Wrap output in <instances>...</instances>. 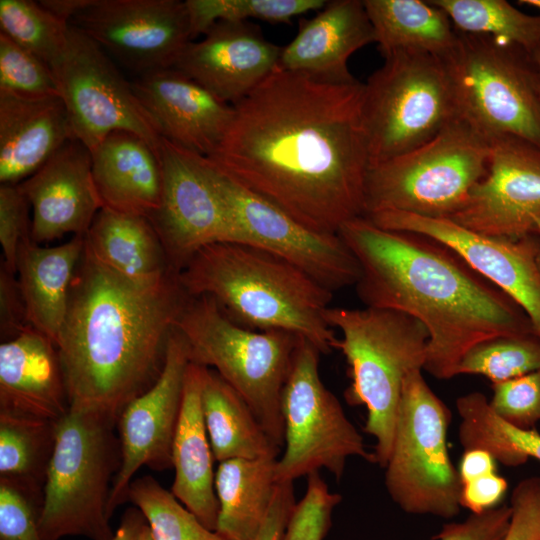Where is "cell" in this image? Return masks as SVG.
<instances>
[{
	"instance_id": "cell-5",
	"label": "cell",
	"mask_w": 540,
	"mask_h": 540,
	"mask_svg": "<svg viewBox=\"0 0 540 540\" xmlns=\"http://www.w3.org/2000/svg\"><path fill=\"white\" fill-rule=\"evenodd\" d=\"M328 324L341 332L338 349L351 383L345 397L366 408L364 431L372 436L374 464L388 461L404 380L424 369L429 335L417 319L402 312L366 307H329Z\"/></svg>"
},
{
	"instance_id": "cell-19",
	"label": "cell",
	"mask_w": 540,
	"mask_h": 540,
	"mask_svg": "<svg viewBox=\"0 0 540 540\" xmlns=\"http://www.w3.org/2000/svg\"><path fill=\"white\" fill-rule=\"evenodd\" d=\"M490 141L487 174L450 220L474 232L517 239L540 223V147L512 135Z\"/></svg>"
},
{
	"instance_id": "cell-25",
	"label": "cell",
	"mask_w": 540,
	"mask_h": 540,
	"mask_svg": "<svg viewBox=\"0 0 540 540\" xmlns=\"http://www.w3.org/2000/svg\"><path fill=\"white\" fill-rule=\"evenodd\" d=\"M75 139L60 96L0 91V182L17 185Z\"/></svg>"
},
{
	"instance_id": "cell-20",
	"label": "cell",
	"mask_w": 540,
	"mask_h": 540,
	"mask_svg": "<svg viewBox=\"0 0 540 540\" xmlns=\"http://www.w3.org/2000/svg\"><path fill=\"white\" fill-rule=\"evenodd\" d=\"M281 49L248 21L219 22L189 42L172 68L234 105L277 68Z\"/></svg>"
},
{
	"instance_id": "cell-51",
	"label": "cell",
	"mask_w": 540,
	"mask_h": 540,
	"mask_svg": "<svg viewBox=\"0 0 540 540\" xmlns=\"http://www.w3.org/2000/svg\"><path fill=\"white\" fill-rule=\"evenodd\" d=\"M111 540H153L148 521L137 507L128 508Z\"/></svg>"
},
{
	"instance_id": "cell-3",
	"label": "cell",
	"mask_w": 540,
	"mask_h": 540,
	"mask_svg": "<svg viewBox=\"0 0 540 540\" xmlns=\"http://www.w3.org/2000/svg\"><path fill=\"white\" fill-rule=\"evenodd\" d=\"M189 297L177 273L157 282H135L84 249L55 343L70 409L100 412L117 421L160 377L169 337Z\"/></svg>"
},
{
	"instance_id": "cell-31",
	"label": "cell",
	"mask_w": 540,
	"mask_h": 540,
	"mask_svg": "<svg viewBox=\"0 0 540 540\" xmlns=\"http://www.w3.org/2000/svg\"><path fill=\"white\" fill-rule=\"evenodd\" d=\"M201 406L214 459L278 458L280 449L244 399L213 369L205 367Z\"/></svg>"
},
{
	"instance_id": "cell-14",
	"label": "cell",
	"mask_w": 540,
	"mask_h": 540,
	"mask_svg": "<svg viewBox=\"0 0 540 540\" xmlns=\"http://www.w3.org/2000/svg\"><path fill=\"white\" fill-rule=\"evenodd\" d=\"M208 174L222 197L239 236L295 266L335 292L355 286L359 264L338 234L312 230L292 216L237 184L204 157Z\"/></svg>"
},
{
	"instance_id": "cell-50",
	"label": "cell",
	"mask_w": 540,
	"mask_h": 540,
	"mask_svg": "<svg viewBox=\"0 0 540 540\" xmlns=\"http://www.w3.org/2000/svg\"><path fill=\"white\" fill-rule=\"evenodd\" d=\"M496 465L495 459L484 450H464L458 469L461 484L496 472Z\"/></svg>"
},
{
	"instance_id": "cell-52",
	"label": "cell",
	"mask_w": 540,
	"mask_h": 540,
	"mask_svg": "<svg viewBox=\"0 0 540 540\" xmlns=\"http://www.w3.org/2000/svg\"><path fill=\"white\" fill-rule=\"evenodd\" d=\"M92 0H41L40 5L60 21L70 25L71 21L85 9Z\"/></svg>"
},
{
	"instance_id": "cell-16",
	"label": "cell",
	"mask_w": 540,
	"mask_h": 540,
	"mask_svg": "<svg viewBox=\"0 0 540 540\" xmlns=\"http://www.w3.org/2000/svg\"><path fill=\"white\" fill-rule=\"evenodd\" d=\"M70 25L138 76L172 68L191 42L180 0H92Z\"/></svg>"
},
{
	"instance_id": "cell-32",
	"label": "cell",
	"mask_w": 540,
	"mask_h": 540,
	"mask_svg": "<svg viewBox=\"0 0 540 540\" xmlns=\"http://www.w3.org/2000/svg\"><path fill=\"white\" fill-rule=\"evenodd\" d=\"M375 43L382 55L415 51L441 58L454 48L458 32L432 1L364 0Z\"/></svg>"
},
{
	"instance_id": "cell-54",
	"label": "cell",
	"mask_w": 540,
	"mask_h": 540,
	"mask_svg": "<svg viewBox=\"0 0 540 540\" xmlns=\"http://www.w3.org/2000/svg\"><path fill=\"white\" fill-rule=\"evenodd\" d=\"M534 58L536 60V63H537L538 69H539V73H540V48L534 53Z\"/></svg>"
},
{
	"instance_id": "cell-10",
	"label": "cell",
	"mask_w": 540,
	"mask_h": 540,
	"mask_svg": "<svg viewBox=\"0 0 540 540\" xmlns=\"http://www.w3.org/2000/svg\"><path fill=\"white\" fill-rule=\"evenodd\" d=\"M422 372L413 370L404 380L384 483L405 513L451 519L462 508V484L447 444L451 411Z\"/></svg>"
},
{
	"instance_id": "cell-41",
	"label": "cell",
	"mask_w": 540,
	"mask_h": 540,
	"mask_svg": "<svg viewBox=\"0 0 540 540\" xmlns=\"http://www.w3.org/2000/svg\"><path fill=\"white\" fill-rule=\"evenodd\" d=\"M341 500V494L330 491L320 472L309 474L305 493L292 510L282 540H324Z\"/></svg>"
},
{
	"instance_id": "cell-1",
	"label": "cell",
	"mask_w": 540,
	"mask_h": 540,
	"mask_svg": "<svg viewBox=\"0 0 540 540\" xmlns=\"http://www.w3.org/2000/svg\"><path fill=\"white\" fill-rule=\"evenodd\" d=\"M364 83H328L277 68L233 105L206 157L240 186L306 227L338 234L364 216L370 167Z\"/></svg>"
},
{
	"instance_id": "cell-4",
	"label": "cell",
	"mask_w": 540,
	"mask_h": 540,
	"mask_svg": "<svg viewBox=\"0 0 540 540\" xmlns=\"http://www.w3.org/2000/svg\"><path fill=\"white\" fill-rule=\"evenodd\" d=\"M178 280L189 296L212 298L239 325L295 334L322 354L338 349L339 338L325 318L333 292L267 251L244 243L211 244L186 263Z\"/></svg>"
},
{
	"instance_id": "cell-37",
	"label": "cell",
	"mask_w": 540,
	"mask_h": 540,
	"mask_svg": "<svg viewBox=\"0 0 540 540\" xmlns=\"http://www.w3.org/2000/svg\"><path fill=\"white\" fill-rule=\"evenodd\" d=\"M69 26L39 2L0 0V33L34 53L51 69L64 52Z\"/></svg>"
},
{
	"instance_id": "cell-15",
	"label": "cell",
	"mask_w": 540,
	"mask_h": 540,
	"mask_svg": "<svg viewBox=\"0 0 540 540\" xmlns=\"http://www.w3.org/2000/svg\"><path fill=\"white\" fill-rule=\"evenodd\" d=\"M162 194L148 218L177 274L202 248L221 242L239 243L230 213L212 182L204 156L162 138Z\"/></svg>"
},
{
	"instance_id": "cell-26",
	"label": "cell",
	"mask_w": 540,
	"mask_h": 540,
	"mask_svg": "<svg viewBox=\"0 0 540 540\" xmlns=\"http://www.w3.org/2000/svg\"><path fill=\"white\" fill-rule=\"evenodd\" d=\"M90 152L93 180L104 208L147 218L159 208L160 154L146 140L118 130Z\"/></svg>"
},
{
	"instance_id": "cell-6",
	"label": "cell",
	"mask_w": 540,
	"mask_h": 540,
	"mask_svg": "<svg viewBox=\"0 0 540 540\" xmlns=\"http://www.w3.org/2000/svg\"><path fill=\"white\" fill-rule=\"evenodd\" d=\"M174 327L186 341L190 361L215 370L282 448L281 398L300 337L239 325L205 295L188 298Z\"/></svg>"
},
{
	"instance_id": "cell-13",
	"label": "cell",
	"mask_w": 540,
	"mask_h": 540,
	"mask_svg": "<svg viewBox=\"0 0 540 540\" xmlns=\"http://www.w3.org/2000/svg\"><path fill=\"white\" fill-rule=\"evenodd\" d=\"M74 138L90 151L110 133H135L160 154L161 136L107 53L70 25L64 52L52 68Z\"/></svg>"
},
{
	"instance_id": "cell-42",
	"label": "cell",
	"mask_w": 540,
	"mask_h": 540,
	"mask_svg": "<svg viewBox=\"0 0 540 540\" xmlns=\"http://www.w3.org/2000/svg\"><path fill=\"white\" fill-rule=\"evenodd\" d=\"M491 409L503 420L522 429L540 421V369L510 380L492 383Z\"/></svg>"
},
{
	"instance_id": "cell-48",
	"label": "cell",
	"mask_w": 540,
	"mask_h": 540,
	"mask_svg": "<svg viewBox=\"0 0 540 540\" xmlns=\"http://www.w3.org/2000/svg\"><path fill=\"white\" fill-rule=\"evenodd\" d=\"M507 488L506 479L496 472L463 483L460 497L461 506L471 513H482L497 507Z\"/></svg>"
},
{
	"instance_id": "cell-35",
	"label": "cell",
	"mask_w": 540,
	"mask_h": 540,
	"mask_svg": "<svg viewBox=\"0 0 540 540\" xmlns=\"http://www.w3.org/2000/svg\"><path fill=\"white\" fill-rule=\"evenodd\" d=\"M465 33L489 35L530 54L540 48V15H529L505 0H431Z\"/></svg>"
},
{
	"instance_id": "cell-44",
	"label": "cell",
	"mask_w": 540,
	"mask_h": 540,
	"mask_svg": "<svg viewBox=\"0 0 540 540\" xmlns=\"http://www.w3.org/2000/svg\"><path fill=\"white\" fill-rule=\"evenodd\" d=\"M30 204L19 184L0 186V244L4 260L1 265L16 274L17 256L23 241L31 238Z\"/></svg>"
},
{
	"instance_id": "cell-27",
	"label": "cell",
	"mask_w": 540,
	"mask_h": 540,
	"mask_svg": "<svg viewBox=\"0 0 540 540\" xmlns=\"http://www.w3.org/2000/svg\"><path fill=\"white\" fill-rule=\"evenodd\" d=\"M204 366L190 362L184 380L180 416L172 447V494L207 528L216 530L218 500L214 456L206 430L201 388Z\"/></svg>"
},
{
	"instance_id": "cell-11",
	"label": "cell",
	"mask_w": 540,
	"mask_h": 540,
	"mask_svg": "<svg viewBox=\"0 0 540 540\" xmlns=\"http://www.w3.org/2000/svg\"><path fill=\"white\" fill-rule=\"evenodd\" d=\"M384 58L364 83L370 166L419 147L459 117L443 58L415 51Z\"/></svg>"
},
{
	"instance_id": "cell-7",
	"label": "cell",
	"mask_w": 540,
	"mask_h": 540,
	"mask_svg": "<svg viewBox=\"0 0 540 540\" xmlns=\"http://www.w3.org/2000/svg\"><path fill=\"white\" fill-rule=\"evenodd\" d=\"M117 421L100 412L70 409L57 425L43 490L44 540L82 536L111 540L108 502L121 463Z\"/></svg>"
},
{
	"instance_id": "cell-45",
	"label": "cell",
	"mask_w": 540,
	"mask_h": 540,
	"mask_svg": "<svg viewBox=\"0 0 540 540\" xmlns=\"http://www.w3.org/2000/svg\"><path fill=\"white\" fill-rule=\"evenodd\" d=\"M509 506L511 518L503 540H540V476L521 480Z\"/></svg>"
},
{
	"instance_id": "cell-21",
	"label": "cell",
	"mask_w": 540,
	"mask_h": 540,
	"mask_svg": "<svg viewBox=\"0 0 540 540\" xmlns=\"http://www.w3.org/2000/svg\"><path fill=\"white\" fill-rule=\"evenodd\" d=\"M131 84L161 138L204 157L217 151L232 122L233 105L175 68L140 75Z\"/></svg>"
},
{
	"instance_id": "cell-43",
	"label": "cell",
	"mask_w": 540,
	"mask_h": 540,
	"mask_svg": "<svg viewBox=\"0 0 540 540\" xmlns=\"http://www.w3.org/2000/svg\"><path fill=\"white\" fill-rule=\"evenodd\" d=\"M43 499L0 480V540H44Z\"/></svg>"
},
{
	"instance_id": "cell-9",
	"label": "cell",
	"mask_w": 540,
	"mask_h": 540,
	"mask_svg": "<svg viewBox=\"0 0 540 540\" xmlns=\"http://www.w3.org/2000/svg\"><path fill=\"white\" fill-rule=\"evenodd\" d=\"M445 56L458 116L487 139L512 135L540 147V73L520 46L457 30Z\"/></svg>"
},
{
	"instance_id": "cell-34",
	"label": "cell",
	"mask_w": 540,
	"mask_h": 540,
	"mask_svg": "<svg viewBox=\"0 0 540 540\" xmlns=\"http://www.w3.org/2000/svg\"><path fill=\"white\" fill-rule=\"evenodd\" d=\"M456 409L460 418L459 441L464 450H484L497 463L509 467L523 465L530 458L540 461V434L500 418L483 393L474 391L460 396Z\"/></svg>"
},
{
	"instance_id": "cell-22",
	"label": "cell",
	"mask_w": 540,
	"mask_h": 540,
	"mask_svg": "<svg viewBox=\"0 0 540 540\" xmlns=\"http://www.w3.org/2000/svg\"><path fill=\"white\" fill-rule=\"evenodd\" d=\"M32 209L31 239L46 243L85 235L103 207L92 175L90 150L72 139L19 184Z\"/></svg>"
},
{
	"instance_id": "cell-33",
	"label": "cell",
	"mask_w": 540,
	"mask_h": 540,
	"mask_svg": "<svg viewBox=\"0 0 540 540\" xmlns=\"http://www.w3.org/2000/svg\"><path fill=\"white\" fill-rule=\"evenodd\" d=\"M58 422L0 413V480L43 499Z\"/></svg>"
},
{
	"instance_id": "cell-24",
	"label": "cell",
	"mask_w": 540,
	"mask_h": 540,
	"mask_svg": "<svg viewBox=\"0 0 540 540\" xmlns=\"http://www.w3.org/2000/svg\"><path fill=\"white\" fill-rule=\"evenodd\" d=\"M70 401L57 348L32 326L0 345V413L58 422Z\"/></svg>"
},
{
	"instance_id": "cell-30",
	"label": "cell",
	"mask_w": 540,
	"mask_h": 540,
	"mask_svg": "<svg viewBox=\"0 0 540 540\" xmlns=\"http://www.w3.org/2000/svg\"><path fill=\"white\" fill-rule=\"evenodd\" d=\"M278 458L230 459L218 464L216 532L228 540H256L272 504Z\"/></svg>"
},
{
	"instance_id": "cell-55",
	"label": "cell",
	"mask_w": 540,
	"mask_h": 540,
	"mask_svg": "<svg viewBox=\"0 0 540 540\" xmlns=\"http://www.w3.org/2000/svg\"><path fill=\"white\" fill-rule=\"evenodd\" d=\"M537 235L540 236V223L537 225ZM537 263H538V266H539V269H540V249H539L538 256H537Z\"/></svg>"
},
{
	"instance_id": "cell-12",
	"label": "cell",
	"mask_w": 540,
	"mask_h": 540,
	"mask_svg": "<svg viewBox=\"0 0 540 540\" xmlns=\"http://www.w3.org/2000/svg\"><path fill=\"white\" fill-rule=\"evenodd\" d=\"M321 354L300 337L281 398L284 452L276 461L277 483H293L321 469L340 480L350 457L374 464L362 434L321 379Z\"/></svg>"
},
{
	"instance_id": "cell-23",
	"label": "cell",
	"mask_w": 540,
	"mask_h": 540,
	"mask_svg": "<svg viewBox=\"0 0 540 540\" xmlns=\"http://www.w3.org/2000/svg\"><path fill=\"white\" fill-rule=\"evenodd\" d=\"M317 12L300 21L295 38L281 49L278 67L328 83L355 82L348 60L360 48L375 42L364 2L327 1Z\"/></svg>"
},
{
	"instance_id": "cell-29",
	"label": "cell",
	"mask_w": 540,
	"mask_h": 540,
	"mask_svg": "<svg viewBox=\"0 0 540 540\" xmlns=\"http://www.w3.org/2000/svg\"><path fill=\"white\" fill-rule=\"evenodd\" d=\"M85 251L109 270L135 282L152 283L174 272L150 220L101 208L85 234Z\"/></svg>"
},
{
	"instance_id": "cell-17",
	"label": "cell",
	"mask_w": 540,
	"mask_h": 540,
	"mask_svg": "<svg viewBox=\"0 0 540 540\" xmlns=\"http://www.w3.org/2000/svg\"><path fill=\"white\" fill-rule=\"evenodd\" d=\"M377 226L424 235L460 256L474 271L510 296L529 317L540 339V236L512 239L469 230L447 218L398 211L366 216Z\"/></svg>"
},
{
	"instance_id": "cell-28",
	"label": "cell",
	"mask_w": 540,
	"mask_h": 540,
	"mask_svg": "<svg viewBox=\"0 0 540 540\" xmlns=\"http://www.w3.org/2000/svg\"><path fill=\"white\" fill-rule=\"evenodd\" d=\"M85 235L43 247L31 238L18 250L16 274L30 326L56 343L66 318L71 284L84 252Z\"/></svg>"
},
{
	"instance_id": "cell-18",
	"label": "cell",
	"mask_w": 540,
	"mask_h": 540,
	"mask_svg": "<svg viewBox=\"0 0 540 540\" xmlns=\"http://www.w3.org/2000/svg\"><path fill=\"white\" fill-rule=\"evenodd\" d=\"M190 362L186 341L174 327L160 377L131 401L117 420L121 463L109 497L110 517L128 501L129 486L139 468L146 466L159 472L172 468L173 441Z\"/></svg>"
},
{
	"instance_id": "cell-46",
	"label": "cell",
	"mask_w": 540,
	"mask_h": 540,
	"mask_svg": "<svg viewBox=\"0 0 540 540\" xmlns=\"http://www.w3.org/2000/svg\"><path fill=\"white\" fill-rule=\"evenodd\" d=\"M511 509L501 505L482 513H471L460 522H449L435 535L436 540H503L509 527Z\"/></svg>"
},
{
	"instance_id": "cell-36",
	"label": "cell",
	"mask_w": 540,
	"mask_h": 540,
	"mask_svg": "<svg viewBox=\"0 0 540 540\" xmlns=\"http://www.w3.org/2000/svg\"><path fill=\"white\" fill-rule=\"evenodd\" d=\"M128 501L146 517L153 540H228L207 528L151 475L133 479Z\"/></svg>"
},
{
	"instance_id": "cell-49",
	"label": "cell",
	"mask_w": 540,
	"mask_h": 540,
	"mask_svg": "<svg viewBox=\"0 0 540 540\" xmlns=\"http://www.w3.org/2000/svg\"><path fill=\"white\" fill-rule=\"evenodd\" d=\"M296 502L293 483H278L268 515L256 540H282Z\"/></svg>"
},
{
	"instance_id": "cell-39",
	"label": "cell",
	"mask_w": 540,
	"mask_h": 540,
	"mask_svg": "<svg viewBox=\"0 0 540 540\" xmlns=\"http://www.w3.org/2000/svg\"><path fill=\"white\" fill-rule=\"evenodd\" d=\"M540 369V339L535 335L498 337L471 348L457 374L481 375L492 383L523 376Z\"/></svg>"
},
{
	"instance_id": "cell-47",
	"label": "cell",
	"mask_w": 540,
	"mask_h": 540,
	"mask_svg": "<svg viewBox=\"0 0 540 540\" xmlns=\"http://www.w3.org/2000/svg\"><path fill=\"white\" fill-rule=\"evenodd\" d=\"M16 274L0 269V332L4 341L23 332L29 323Z\"/></svg>"
},
{
	"instance_id": "cell-2",
	"label": "cell",
	"mask_w": 540,
	"mask_h": 540,
	"mask_svg": "<svg viewBox=\"0 0 540 540\" xmlns=\"http://www.w3.org/2000/svg\"><path fill=\"white\" fill-rule=\"evenodd\" d=\"M338 235L359 264L355 289L365 306L402 312L425 326L423 370L433 377L457 376L463 356L482 342L535 335L520 305L440 242L381 228L365 216L345 222Z\"/></svg>"
},
{
	"instance_id": "cell-53",
	"label": "cell",
	"mask_w": 540,
	"mask_h": 540,
	"mask_svg": "<svg viewBox=\"0 0 540 540\" xmlns=\"http://www.w3.org/2000/svg\"><path fill=\"white\" fill-rule=\"evenodd\" d=\"M519 3L534 7L540 11V0H520Z\"/></svg>"
},
{
	"instance_id": "cell-38",
	"label": "cell",
	"mask_w": 540,
	"mask_h": 540,
	"mask_svg": "<svg viewBox=\"0 0 540 540\" xmlns=\"http://www.w3.org/2000/svg\"><path fill=\"white\" fill-rule=\"evenodd\" d=\"M191 41L219 22L259 19L287 22L291 18L320 10L324 0H186Z\"/></svg>"
},
{
	"instance_id": "cell-8",
	"label": "cell",
	"mask_w": 540,
	"mask_h": 540,
	"mask_svg": "<svg viewBox=\"0 0 540 540\" xmlns=\"http://www.w3.org/2000/svg\"><path fill=\"white\" fill-rule=\"evenodd\" d=\"M490 141L458 117L404 154L369 167L365 213L398 211L450 219L487 174Z\"/></svg>"
},
{
	"instance_id": "cell-40",
	"label": "cell",
	"mask_w": 540,
	"mask_h": 540,
	"mask_svg": "<svg viewBox=\"0 0 540 540\" xmlns=\"http://www.w3.org/2000/svg\"><path fill=\"white\" fill-rule=\"evenodd\" d=\"M0 91L25 97L60 96L51 67L0 33Z\"/></svg>"
}]
</instances>
